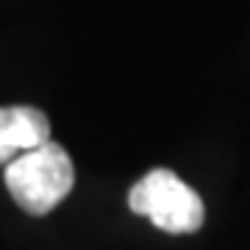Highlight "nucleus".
I'll use <instances>...</instances> for the list:
<instances>
[{
    "label": "nucleus",
    "mask_w": 250,
    "mask_h": 250,
    "mask_svg": "<svg viewBox=\"0 0 250 250\" xmlns=\"http://www.w3.org/2000/svg\"><path fill=\"white\" fill-rule=\"evenodd\" d=\"M128 206L167 233H195L206 217L200 195L164 167L136 181L128 192Z\"/></svg>",
    "instance_id": "nucleus-2"
},
{
    "label": "nucleus",
    "mask_w": 250,
    "mask_h": 250,
    "mask_svg": "<svg viewBox=\"0 0 250 250\" xmlns=\"http://www.w3.org/2000/svg\"><path fill=\"white\" fill-rule=\"evenodd\" d=\"M3 181L14 203L34 217L53 211L72 192L75 167L70 153L56 142H42L31 150L20 153L3 170Z\"/></svg>",
    "instance_id": "nucleus-1"
},
{
    "label": "nucleus",
    "mask_w": 250,
    "mask_h": 250,
    "mask_svg": "<svg viewBox=\"0 0 250 250\" xmlns=\"http://www.w3.org/2000/svg\"><path fill=\"white\" fill-rule=\"evenodd\" d=\"M50 139V120L34 106H0V167Z\"/></svg>",
    "instance_id": "nucleus-3"
}]
</instances>
